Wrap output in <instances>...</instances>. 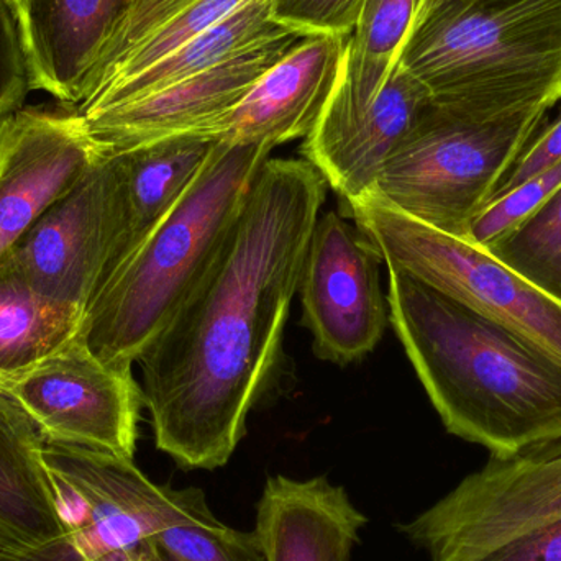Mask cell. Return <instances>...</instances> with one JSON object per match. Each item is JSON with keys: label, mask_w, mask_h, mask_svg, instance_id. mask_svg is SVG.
<instances>
[{"label": "cell", "mask_w": 561, "mask_h": 561, "mask_svg": "<svg viewBox=\"0 0 561 561\" xmlns=\"http://www.w3.org/2000/svg\"><path fill=\"white\" fill-rule=\"evenodd\" d=\"M49 444L134 460L144 408L131 368L108 365L81 335L28 371L0 382Z\"/></svg>", "instance_id": "obj_8"}, {"label": "cell", "mask_w": 561, "mask_h": 561, "mask_svg": "<svg viewBox=\"0 0 561 561\" xmlns=\"http://www.w3.org/2000/svg\"><path fill=\"white\" fill-rule=\"evenodd\" d=\"M22 39L30 89L78 108L108 43L138 0H7Z\"/></svg>", "instance_id": "obj_14"}, {"label": "cell", "mask_w": 561, "mask_h": 561, "mask_svg": "<svg viewBox=\"0 0 561 561\" xmlns=\"http://www.w3.org/2000/svg\"><path fill=\"white\" fill-rule=\"evenodd\" d=\"M388 306L450 434L496 458L561 440V363L398 270H389Z\"/></svg>", "instance_id": "obj_2"}, {"label": "cell", "mask_w": 561, "mask_h": 561, "mask_svg": "<svg viewBox=\"0 0 561 561\" xmlns=\"http://www.w3.org/2000/svg\"><path fill=\"white\" fill-rule=\"evenodd\" d=\"M273 148L217 140L176 206L99 289L81 339L102 362L131 368L203 275Z\"/></svg>", "instance_id": "obj_4"}, {"label": "cell", "mask_w": 561, "mask_h": 561, "mask_svg": "<svg viewBox=\"0 0 561 561\" xmlns=\"http://www.w3.org/2000/svg\"><path fill=\"white\" fill-rule=\"evenodd\" d=\"M102 154L76 108H20L0 121V260Z\"/></svg>", "instance_id": "obj_12"}, {"label": "cell", "mask_w": 561, "mask_h": 561, "mask_svg": "<svg viewBox=\"0 0 561 561\" xmlns=\"http://www.w3.org/2000/svg\"><path fill=\"white\" fill-rule=\"evenodd\" d=\"M365 0H273V20L302 36L352 35Z\"/></svg>", "instance_id": "obj_26"}, {"label": "cell", "mask_w": 561, "mask_h": 561, "mask_svg": "<svg viewBox=\"0 0 561 561\" xmlns=\"http://www.w3.org/2000/svg\"><path fill=\"white\" fill-rule=\"evenodd\" d=\"M560 186L561 161L546 173L488 203L471 224L468 242L477 249L490 250L494 243L529 219Z\"/></svg>", "instance_id": "obj_25"}, {"label": "cell", "mask_w": 561, "mask_h": 561, "mask_svg": "<svg viewBox=\"0 0 561 561\" xmlns=\"http://www.w3.org/2000/svg\"><path fill=\"white\" fill-rule=\"evenodd\" d=\"M561 161V117L550 125L543 134L537 135L524 153L517 158L510 173L494 193L493 199L504 196L526 181L546 173ZM490 201V203H491Z\"/></svg>", "instance_id": "obj_29"}, {"label": "cell", "mask_w": 561, "mask_h": 561, "mask_svg": "<svg viewBox=\"0 0 561 561\" xmlns=\"http://www.w3.org/2000/svg\"><path fill=\"white\" fill-rule=\"evenodd\" d=\"M82 316L42 296L12 252L0 260V382L28 371L81 332Z\"/></svg>", "instance_id": "obj_22"}, {"label": "cell", "mask_w": 561, "mask_h": 561, "mask_svg": "<svg viewBox=\"0 0 561 561\" xmlns=\"http://www.w3.org/2000/svg\"><path fill=\"white\" fill-rule=\"evenodd\" d=\"M401 533L431 561H561V440L491 458Z\"/></svg>", "instance_id": "obj_5"}, {"label": "cell", "mask_w": 561, "mask_h": 561, "mask_svg": "<svg viewBox=\"0 0 561 561\" xmlns=\"http://www.w3.org/2000/svg\"><path fill=\"white\" fill-rule=\"evenodd\" d=\"M121 220V168L104 153L10 252L42 296L84 316L101 287Z\"/></svg>", "instance_id": "obj_9"}, {"label": "cell", "mask_w": 561, "mask_h": 561, "mask_svg": "<svg viewBox=\"0 0 561 561\" xmlns=\"http://www.w3.org/2000/svg\"><path fill=\"white\" fill-rule=\"evenodd\" d=\"M216 141L184 134L114 151L121 168V220L101 287L176 206Z\"/></svg>", "instance_id": "obj_19"}, {"label": "cell", "mask_w": 561, "mask_h": 561, "mask_svg": "<svg viewBox=\"0 0 561 561\" xmlns=\"http://www.w3.org/2000/svg\"><path fill=\"white\" fill-rule=\"evenodd\" d=\"M302 38L293 30H284L209 71L89 115L84 117L89 135L102 153L174 135L209 137V128L236 108Z\"/></svg>", "instance_id": "obj_13"}, {"label": "cell", "mask_w": 561, "mask_h": 561, "mask_svg": "<svg viewBox=\"0 0 561 561\" xmlns=\"http://www.w3.org/2000/svg\"><path fill=\"white\" fill-rule=\"evenodd\" d=\"M438 0H365L346 43L339 84L319 121H342L368 108L392 76Z\"/></svg>", "instance_id": "obj_20"}, {"label": "cell", "mask_w": 561, "mask_h": 561, "mask_svg": "<svg viewBox=\"0 0 561 561\" xmlns=\"http://www.w3.org/2000/svg\"><path fill=\"white\" fill-rule=\"evenodd\" d=\"M486 252L561 304V186Z\"/></svg>", "instance_id": "obj_24"}, {"label": "cell", "mask_w": 561, "mask_h": 561, "mask_svg": "<svg viewBox=\"0 0 561 561\" xmlns=\"http://www.w3.org/2000/svg\"><path fill=\"white\" fill-rule=\"evenodd\" d=\"M546 115L474 122L431 104L386 160L373 193L417 222L467 240Z\"/></svg>", "instance_id": "obj_6"}, {"label": "cell", "mask_w": 561, "mask_h": 561, "mask_svg": "<svg viewBox=\"0 0 561 561\" xmlns=\"http://www.w3.org/2000/svg\"><path fill=\"white\" fill-rule=\"evenodd\" d=\"M427 89L399 69L365 111L342 121H319L300 153L346 204L375 187L386 160L411 134L428 105Z\"/></svg>", "instance_id": "obj_16"}, {"label": "cell", "mask_w": 561, "mask_h": 561, "mask_svg": "<svg viewBox=\"0 0 561 561\" xmlns=\"http://www.w3.org/2000/svg\"><path fill=\"white\" fill-rule=\"evenodd\" d=\"M30 91L28 69L15 16L0 0V121L22 104Z\"/></svg>", "instance_id": "obj_27"}, {"label": "cell", "mask_w": 561, "mask_h": 561, "mask_svg": "<svg viewBox=\"0 0 561 561\" xmlns=\"http://www.w3.org/2000/svg\"><path fill=\"white\" fill-rule=\"evenodd\" d=\"M388 270H398L473 309L561 363V304L486 250L399 213L369 191L346 204Z\"/></svg>", "instance_id": "obj_7"}, {"label": "cell", "mask_w": 561, "mask_h": 561, "mask_svg": "<svg viewBox=\"0 0 561 561\" xmlns=\"http://www.w3.org/2000/svg\"><path fill=\"white\" fill-rule=\"evenodd\" d=\"M381 260L339 213L317 220L299 293L302 322L320 359L346 365L375 350L388 325L379 287Z\"/></svg>", "instance_id": "obj_10"}, {"label": "cell", "mask_w": 561, "mask_h": 561, "mask_svg": "<svg viewBox=\"0 0 561 561\" xmlns=\"http://www.w3.org/2000/svg\"><path fill=\"white\" fill-rule=\"evenodd\" d=\"M401 68L468 121L549 112L561 101V0H438Z\"/></svg>", "instance_id": "obj_3"}, {"label": "cell", "mask_w": 561, "mask_h": 561, "mask_svg": "<svg viewBox=\"0 0 561 561\" xmlns=\"http://www.w3.org/2000/svg\"><path fill=\"white\" fill-rule=\"evenodd\" d=\"M43 447L35 422L0 388V556H23L66 533Z\"/></svg>", "instance_id": "obj_18"}, {"label": "cell", "mask_w": 561, "mask_h": 561, "mask_svg": "<svg viewBox=\"0 0 561 561\" xmlns=\"http://www.w3.org/2000/svg\"><path fill=\"white\" fill-rule=\"evenodd\" d=\"M176 493L173 510L150 540L161 560L266 561L255 530L240 533L220 523L197 488Z\"/></svg>", "instance_id": "obj_23"}, {"label": "cell", "mask_w": 561, "mask_h": 561, "mask_svg": "<svg viewBox=\"0 0 561 561\" xmlns=\"http://www.w3.org/2000/svg\"><path fill=\"white\" fill-rule=\"evenodd\" d=\"M58 491L66 533L59 539L0 561H150L147 527L128 500L114 455L72 445L43 447Z\"/></svg>", "instance_id": "obj_11"}, {"label": "cell", "mask_w": 561, "mask_h": 561, "mask_svg": "<svg viewBox=\"0 0 561 561\" xmlns=\"http://www.w3.org/2000/svg\"><path fill=\"white\" fill-rule=\"evenodd\" d=\"M151 561H164V560H161V559H160V557L154 556V559H153V560H151Z\"/></svg>", "instance_id": "obj_30"}, {"label": "cell", "mask_w": 561, "mask_h": 561, "mask_svg": "<svg viewBox=\"0 0 561 561\" xmlns=\"http://www.w3.org/2000/svg\"><path fill=\"white\" fill-rule=\"evenodd\" d=\"M346 43V36H304L236 108L209 128V137L272 148L306 138L339 84Z\"/></svg>", "instance_id": "obj_15"}, {"label": "cell", "mask_w": 561, "mask_h": 561, "mask_svg": "<svg viewBox=\"0 0 561 561\" xmlns=\"http://www.w3.org/2000/svg\"><path fill=\"white\" fill-rule=\"evenodd\" d=\"M368 519L345 488L325 477H272L256 506L255 533L266 561H352Z\"/></svg>", "instance_id": "obj_17"}, {"label": "cell", "mask_w": 561, "mask_h": 561, "mask_svg": "<svg viewBox=\"0 0 561 561\" xmlns=\"http://www.w3.org/2000/svg\"><path fill=\"white\" fill-rule=\"evenodd\" d=\"M284 30L289 28H284L273 20V0H247L226 19L214 23L167 58L76 111L82 117H89L122 102L161 91L168 85L209 71L252 46L275 38Z\"/></svg>", "instance_id": "obj_21"}, {"label": "cell", "mask_w": 561, "mask_h": 561, "mask_svg": "<svg viewBox=\"0 0 561 561\" xmlns=\"http://www.w3.org/2000/svg\"><path fill=\"white\" fill-rule=\"evenodd\" d=\"M191 2H194V0H138L137 5L125 16L114 38L108 43L98 71L102 66L122 55L125 49L130 48L134 43H137L141 36L147 35L154 26L160 25L161 22L173 16L181 9L190 5ZM98 71H95V75H98Z\"/></svg>", "instance_id": "obj_28"}, {"label": "cell", "mask_w": 561, "mask_h": 561, "mask_svg": "<svg viewBox=\"0 0 561 561\" xmlns=\"http://www.w3.org/2000/svg\"><path fill=\"white\" fill-rule=\"evenodd\" d=\"M325 194L309 161L268 158L216 255L137 359L154 444L181 468L217 470L245 437Z\"/></svg>", "instance_id": "obj_1"}]
</instances>
